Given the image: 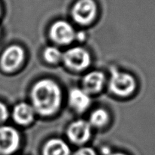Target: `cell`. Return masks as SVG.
<instances>
[{
    "instance_id": "obj_11",
    "label": "cell",
    "mask_w": 155,
    "mask_h": 155,
    "mask_svg": "<svg viewBox=\"0 0 155 155\" xmlns=\"http://www.w3.org/2000/svg\"><path fill=\"white\" fill-rule=\"evenodd\" d=\"M34 108L27 103H20L14 108L13 117L21 125L30 124L34 118Z\"/></svg>"
},
{
    "instance_id": "obj_4",
    "label": "cell",
    "mask_w": 155,
    "mask_h": 155,
    "mask_svg": "<svg viewBox=\"0 0 155 155\" xmlns=\"http://www.w3.org/2000/svg\"><path fill=\"white\" fill-rule=\"evenodd\" d=\"M64 62L71 69L81 71L89 65L90 54L86 50L80 47L70 48L63 54Z\"/></svg>"
},
{
    "instance_id": "obj_7",
    "label": "cell",
    "mask_w": 155,
    "mask_h": 155,
    "mask_svg": "<svg viewBox=\"0 0 155 155\" xmlns=\"http://www.w3.org/2000/svg\"><path fill=\"white\" fill-rule=\"evenodd\" d=\"M51 39L61 45L69 44L75 37V32L72 26L64 21H58L54 23L50 29Z\"/></svg>"
},
{
    "instance_id": "obj_10",
    "label": "cell",
    "mask_w": 155,
    "mask_h": 155,
    "mask_svg": "<svg viewBox=\"0 0 155 155\" xmlns=\"http://www.w3.org/2000/svg\"><path fill=\"white\" fill-rule=\"evenodd\" d=\"M71 105L78 112H83L89 107L91 100L89 93L80 89H74L69 95Z\"/></svg>"
},
{
    "instance_id": "obj_8",
    "label": "cell",
    "mask_w": 155,
    "mask_h": 155,
    "mask_svg": "<svg viewBox=\"0 0 155 155\" xmlns=\"http://www.w3.org/2000/svg\"><path fill=\"white\" fill-rule=\"evenodd\" d=\"M68 135L69 139L74 143H84L90 138V124L84 120L75 121L68 128Z\"/></svg>"
},
{
    "instance_id": "obj_13",
    "label": "cell",
    "mask_w": 155,
    "mask_h": 155,
    "mask_svg": "<svg viewBox=\"0 0 155 155\" xmlns=\"http://www.w3.org/2000/svg\"><path fill=\"white\" fill-rule=\"evenodd\" d=\"M109 117L107 111L103 109L95 110L90 116V124L95 127H102L108 121Z\"/></svg>"
},
{
    "instance_id": "obj_3",
    "label": "cell",
    "mask_w": 155,
    "mask_h": 155,
    "mask_svg": "<svg viewBox=\"0 0 155 155\" xmlns=\"http://www.w3.org/2000/svg\"><path fill=\"white\" fill-rule=\"evenodd\" d=\"M136 82L130 74L120 73L117 71L112 72L110 88L117 95L127 96L134 91Z\"/></svg>"
},
{
    "instance_id": "obj_15",
    "label": "cell",
    "mask_w": 155,
    "mask_h": 155,
    "mask_svg": "<svg viewBox=\"0 0 155 155\" xmlns=\"http://www.w3.org/2000/svg\"><path fill=\"white\" fill-rule=\"evenodd\" d=\"M74 155H97L95 151L91 148H81L77 150Z\"/></svg>"
},
{
    "instance_id": "obj_16",
    "label": "cell",
    "mask_w": 155,
    "mask_h": 155,
    "mask_svg": "<svg viewBox=\"0 0 155 155\" xmlns=\"http://www.w3.org/2000/svg\"><path fill=\"white\" fill-rule=\"evenodd\" d=\"M8 111L7 107L3 103L0 102V123L4 122L8 118Z\"/></svg>"
},
{
    "instance_id": "obj_6",
    "label": "cell",
    "mask_w": 155,
    "mask_h": 155,
    "mask_svg": "<svg viewBox=\"0 0 155 155\" xmlns=\"http://www.w3.org/2000/svg\"><path fill=\"white\" fill-rule=\"evenodd\" d=\"M24 59V51L18 45H11L6 48L1 58V67L5 71H12L20 66Z\"/></svg>"
},
{
    "instance_id": "obj_18",
    "label": "cell",
    "mask_w": 155,
    "mask_h": 155,
    "mask_svg": "<svg viewBox=\"0 0 155 155\" xmlns=\"http://www.w3.org/2000/svg\"><path fill=\"white\" fill-rule=\"evenodd\" d=\"M0 13H1V7H0Z\"/></svg>"
},
{
    "instance_id": "obj_9",
    "label": "cell",
    "mask_w": 155,
    "mask_h": 155,
    "mask_svg": "<svg viewBox=\"0 0 155 155\" xmlns=\"http://www.w3.org/2000/svg\"><path fill=\"white\" fill-rule=\"evenodd\" d=\"M104 82V76L102 73L92 71L86 74L83 78V90L87 93H96L101 89Z\"/></svg>"
},
{
    "instance_id": "obj_17",
    "label": "cell",
    "mask_w": 155,
    "mask_h": 155,
    "mask_svg": "<svg viewBox=\"0 0 155 155\" xmlns=\"http://www.w3.org/2000/svg\"><path fill=\"white\" fill-rule=\"evenodd\" d=\"M110 155H126V154H121V153H116V154H110Z\"/></svg>"
},
{
    "instance_id": "obj_12",
    "label": "cell",
    "mask_w": 155,
    "mask_h": 155,
    "mask_svg": "<svg viewBox=\"0 0 155 155\" xmlns=\"http://www.w3.org/2000/svg\"><path fill=\"white\" fill-rule=\"evenodd\" d=\"M71 150L64 141L52 139L47 142L43 148V155H70Z\"/></svg>"
},
{
    "instance_id": "obj_1",
    "label": "cell",
    "mask_w": 155,
    "mask_h": 155,
    "mask_svg": "<svg viewBox=\"0 0 155 155\" xmlns=\"http://www.w3.org/2000/svg\"><path fill=\"white\" fill-rule=\"evenodd\" d=\"M33 108L45 116L54 114L59 108L61 92L56 83L50 80H42L34 85L31 92Z\"/></svg>"
},
{
    "instance_id": "obj_14",
    "label": "cell",
    "mask_w": 155,
    "mask_h": 155,
    "mask_svg": "<svg viewBox=\"0 0 155 155\" xmlns=\"http://www.w3.org/2000/svg\"><path fill=\"white\" fill-rule=\"evenodd\" d=\"M43 54L45 60L51 64L57 63L63 57V54L61 53L60 50L53 46L47 47L44 51Z\"/></svg>"
},
{
    "instance_id": "obj_2",
    "label": "cell",
    "mask_w": 155,
    "mask_h": 155,
    "mask_svg": "<svg viewBox=\"0 0 155 155\" xmlns=\"http://www.w3.org/2000/svg\"><path fill=\"white\" fill-rule=\"evenodd\" d=\"M98 12V5L95 0H77L73 5L71 15L74 21L85 25L92 22Z\"/></svg>"
},
{
    "instance_id": "obj_5",
    "label": "cell",
    "mask_w": 155,
    "mask_h": 155,
    "mask_svg": "<svg viewBox=\"0 0 155 155\" xmlns=\"http://www.w3.org/2000/svg\"><path fill=\"white\" fill-rule=\"evenodd\" d=\"M19 134L11 127H0V154L8 155L15 152L19 146Z\"/></svg>"
}]
</instances>
